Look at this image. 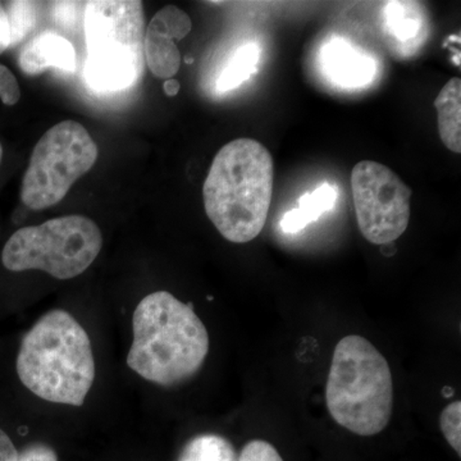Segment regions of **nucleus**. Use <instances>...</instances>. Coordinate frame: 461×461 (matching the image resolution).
<instances>
[{
	"label": "nucleus",
	"instance_id": "obj_1",
	"mask_svg": "<svg viewBox=\"0 0 461 461\" xmlns=\"http://www.w3.org/2000/svg\"><path fill=\"white\" fill-rule=\"evenodd\" d=\"M127 366L149 382L171 386L196 375L209 353V335L193 304L168 291L145 296L132 317Z\"/></svg>",
	"mask_w": 461,
	"mask_h": 461
},
{
	"label": "nucleus",
	"instance_id": "obj_2",
	"mask_svg": "<svg viewBox=\"0 0 461 461\" xmlns=\"http://www.w3.org/2000/svg\"><path fill=\"white\" fill-rule=\"evenodd\" d=\"M273 159L253 139H236L215 156L203 187L205 213L224 239L253 241L268 218L273 194Z\"/></svg>",
	"mask_w": 461,
	"mask_h": 461
},
{
	"label": "nucleus",
	"instance_id": "obj_3",
	"mask_svg": "<svg viewBox=\"0 0 461 461\" xmlns=\"http://www.w3.org/2000/svg\"><path fill=\"white\" fill-rule=\"evenodd\" d=\"M17 375L45 402L81 406L95 379V360L86 330L68 312L42 315L26 333Z\"/></svg>",
	"mask_w": 461,
	"mask_h": 461
},
{
	"label": "nucleus",
	"instance_id": "obj_4",
	"mask_svg": "<svg viewBox=\"0 0 461 461\" xmlns=\"http://www.w3.org/2000/svg\"><path fill=\"white\" fill-rule=\"evenodd\" d=\"M330 417L357 436L378 435L393 411V379L386 357L368 339L348 335L333 351L326 386Z\"/></svg>",
	"mask_w": 461,
	"mask_h": 461
},
{
	"label": "nucleus",
	"instance_id": "obj_5",
	"mask_svg": "<svg viewBox=\"0 0 461 461\" xmlns=\"http://www.w3.org/2000/svg\"><path fill=\"white\" fill-rule=\"evenodd\" d=\"M85 5V81L91 89L102 93L130 89L144 71L142 3L93 0Z\"/></svg>",
	"mask_w": 461,
	"mask_h": 461
},
{
	"label": "nucleus",
	"instance_id": "obj_6",
	"mask_svg": "<svg viewBox=\"0 0 461 461\" xmlns=\"http://www.w3.org/2000/svg\"><path fill=\"white\" fill-rule=\"evenodd\" d=\"M102 248L98 224L84 215H66L16 230L3 248L2 263L12 272L36 269L71 280L95 262Z\"/></svg>",
	"mask_w": 461,
	"mask_h": 461
},
{
	"label": "nucleus",
	"instance_id": "obj_7",
	"mask_svg": "<svg viewBox=\"0 0 461 461\" xmlns=\"http://www.w3.org/2000/svg\"><path fill=\"white\" fill-rule=\"evenodd\" d=\"M98 159V145L83 124L63 121L33 148L23 176L21 200L32 211L57 205Z\"/></svg>",
	"mask_w": 461,
	"mask_h": 461
},
{
	"label": "nucleus",
	"instance_id": "obj_8",
	"mask_svg": "<svg viewBox=\"0 0 461 461\" xmlns=\"http://www.w3.org/2000/svg\"><path fill=\"white\" fill-rule=\"evenodd\" d=\"M357 226L375 245H388L405 232L411 221L412 191L393 169L362 160L351 172Z\"/></svg>",
	"mask_w": 461,
	"mask_h": 461
},
{
	"label": "nucleus",
	"instance_id": "obj_9",
	"mask_svg": "<svg viewBox=\"0 0 461 461\" xmlns=\"http://www.w3.org/2000/svg\"><path fill=\"white\" fill-rule=\"evenodd\" d=\"M191 29L189 14L176 5H167L151 18L145 30L144 56L156 77L169 80L180 71L181 54L176 41L186 38Z\"/></svg>",
	"mask_w": 461,
	"mask_h": 461
},
{
	"label": "nucleus",
	"instance_id": "obj_10",
	"mask_svg": "<svg viewBox=\"0 0 461 461\" xmlns=\"http://www.w3.org/2000/svg\"><path fill=\"white\" fill-rule=\"evenodd\" d=\"M321 63L324 75L345 89L366 86L377 71L371 56L338 36L321 48Z\"/></svg>",
	"mask_w": 461,
	"mask_h": 461
},
{
	"label": "nucleus",
	"instance_id": "obj_11",
	"mask_svg": "<svg viewBox=\"0 0 461 461\" xmlns=\"http://www.w3.org/2000/svg\"><path fill=\"white\" fill-rule=\"evenodd\" d=\"M21 71L38 76L50 68L74 74L76 50L71 41L56 32H44L30 41L18 59Z\"/></svg>",
	"mask_w": 461,
	"mask_h": 461
},
{
	"label": "nucleus",
	"instance_id": "obj_12",
	"mask_svg": "<svg viewBox=\"0 0 461 461\" xmlns=\"http://www.w3.org/2000/svg\"><path fill=\"white\" fill-rule=\"evenodd\" d=\"M384 29L396 47L414 50L423 41L426 17L418 3L391 2L384 11Z\"/></svg>",
	"mask_w": 461,
	"mask_h": 461
},
{
	"label": "nucleus",
	"instance_id": "obj_13",
	"mask_svg": "<svg viewBox=\"0 0 461 461\" xmlns=\"http://www.w3.org/2000/svg\"><path fill=\"white\" fill-rule=\"evenodd\" d=\"M439 138L448 150L461 153V80L453 77L435 100Z\"/></svg>",
	"mask_w": 461,
	"mask_h": 461
},
{
	"label": "nucleus",
	"instance_id": "obj_14",
	"mask_svg": "<svg viewBox=\"0 0 461 461\" xmlns=\"http://www.w3.org/2000/svg\"><path fill=\"white\" fill-rule=\"evenodd\" d=\"M336 190L330 184H323L313 193L305 194L300 199L299 206L287 212L281 221L285 232L296 233L304 230L309 223L315 222L321 214L335 206Z\"/></svg>",
	"mask_w": 461,
	"mask_h": 461
},
{
	"label": "nucleus",
	"instance_id": "obj_15",
	"mask_svg": "<svg viewBox=\"0 0 461 461\" xmlns=\"http://www.w3.org/2000/svg\"><path fill=\"white\" fill-rule=\"evenodd\" d=\"M178 461H238V454L226 437L204 433L187 442Z\"/></svg>",
	"mask_w": 461,
	"mask_h": 461
},
{
	"label": "nucleus",
	"instance_id": "obj_16",
	"mask_svg": "<svg viewBox=\"0 0 461 461\" xmlns=\"http://www.w3.org/2000/svg\"><path fill=\"white\" fill-rule=\"evenodd\" d=\"M260 50L256 44H247L240 48L229 65L224 67L217 81L218 90L230 91L236 89L240 85L250 78L256 71L258 60H259Z\"/></svg>",
	"mask_w": 461,
	"mask_h": 461
},
{
	"label": "nucleus",
	"instance_id": "obj_17",
	"mask_svg": "<svg viewBox=\"0 0 461 461\" xmlns=\"http://www.w3.org/2000/svg\"><path fill=\"white\" fill-rule=\"evenodd\" d=\"M5 5L14 48L32 32L36 23V5L33 2H8Z\"/></svg>",
	"mask_w": 461,
	"mask_h": 461
},
{
	"label": "nucleus",
	"instance_id": "obj_18",
	"mask_svg": "<svg viewBox=\"0 0 461 461\" xmlns=\"http://www.w3.org/2000/svg\"><path fill=\"white\" fill-rule=\"evenodd\" d=\"M461 402H451L446 406L439 417V426H441L442 433H444L446 441L456 451L457 455H461Z\"/></svg>",
	"mask_w": 461,
	"mask_h": 461
},
{
	"label": "nucleus",
	"instance_id": "obj_19",
	"mask_svg": "<svg viewBox=\"0 0 461 461\" xmlns=\"http://www.w3.org/2000/svg\"><path fill=\"white\" fill-rule=\"evenodd\" d=\"M238 461H284L275 446L264 439H253L241 450Z\"/></svg>",
	"mask_w": 461,
	"mask_h": 461
},
{
	"label": "nucleus",
	"instance_id": "obj_20",
	"mask_svg": "<svg viewBox=\"0 0 461 461\" xmlns=\"http://www.w3.org/2000/svg\"><path fill=\"white\" fill-rule=\"evenodd\" d=\"M21 99V89L16 76L5 65H0V100L5 105H16Z\"/></svg>",
	"mask_w": 461,
	"mask_h": 461
},
{
	"label": "nucleus",
	"instance_id": "obj_21",
	"mask_svg": "<svg viewBox=\"0 0 461 461\" xmlns=\"http://www.w3.org/2000/svg\"><path fill=\"white\" fill-rule=\"evenodd\" d=\"M17 461H58V457L50 446L35 444L18 454Z\"/></svg>",
	"mask_w": 461,
	"mask_h": 461
},
{
	"label": "nucleus",
	"instance_id": "obj_22",
	"mask_svg": "<svg viewBox=\"0 0 461 461\" xmlns=\"http://www.w3.org/2000/svg\"><path fill=\"white\" fill-rule=\"evenodd\" d=\"M76 9H77V3H56L54 5V17L56 21L62 27L71 26L76 21Z\"/></svg>",
	"mask_w": 461,
	"mask_h": 461
},
{
	"label": "nucleus",
	"instance_id": "obj_23",
	"mask_svg": "<svg viewBox=\"0 0 461 461\" xmlns=\"http://www.w3.org/2000/svg\"><path fill=\"white\" fill-rule=\"evenodd\" d=\"M12 48L11 26H9L7 5L0 2V54Z\"/></svg>",
	"mask_w": 461,
	"mask_h": 461
},
{
	"label": "nucleus",
	"instance_id": "obj_24",
	"mask_svg": "<svg viewBox=\"0 0 461 461\" xmlns=\"http://www.w3.org/2000/svg\"><path fill=\"white\" fill-rule=\"evenodd\" d=\"M18 451L7 433L0 429V461H17Z\"/></svg>",
	"mask_w": 461,
	"mask_h": 461
},
{
	"label": "nucleus",
	"instance_id": "obj_25",
	"mask_svg": "<svg viewBox=\"0 0 461 461\" xmlns=\"http://www.w3.org/2000/svg\"><path fill=\"white\" fill-rule=\"evenodd\" d=\"M181 85L178 83L176 78H169V80H166L165 85H163V90H165V94L169 98H173V96L177 95L180 93Z\"/></svg>",
	"mask_w": 461,
	"mask_h": 461
},
{
	"label": "nucleus",
	"instance_id": "obj_26",
	"mask_svg": "<svg viewBox=\"0 0 461 461\" xmlns=\"http://www.w3.org/2000/svg\"><path fill=\"white\" fill-rule=\"evenodd\" d=\"M2 159H3V148H2V144H0V163H2Z\"/></svg>",
	"mask_w": 461,
	"mask_h": 461
},
{
	"label": "nucleus",
	"instance_id": "obj_27",
	"mask_svg": "<svg viewBox=\"0 0 461 461\" xmlns=\"http://www.w3.org/2000/svg\"><path fill=\"white\" fill-rule=\"evenodd\" d=\"M194 59L193 58H186V63H193Z\"/></svg>",
	"mask_w": 461,
	"mask_h": 461
}]
</instances>
